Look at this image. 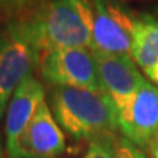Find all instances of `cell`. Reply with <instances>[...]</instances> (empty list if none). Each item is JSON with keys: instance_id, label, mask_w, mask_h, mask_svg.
<instances>
[{"instance_id": "obj_1", "label": "cell", "mask_w": 158, "mask_h": 158, "mask_svg": "<svg viewBox=\"0 0 158 158\" xmlns=\"http://www.w3.org/2000/svg\"><path fill=\"white\" fill-rule=\"evenodd\" d=\"M92 24L94 0H42L6 25L41 57L57 49H91Z\"/></svg>"}, {"instance_id": "obj_2", "label": "cell", "mask_w": 158, "mask_h": 158, "mask_svg": "<svg viewBox=\"0 0 158 158\" xmlns=\"http://www.w3.org/2000/svg\"><path fill=\"white\" fill-rule=\"evenodd\" d=\"M49 107L62 131L75 140L91 141L118 131L116 107L104 92L52 87Z\"/></svg>"}, {"instance_id": "obj_15", "label": "cell", "mask_w": 158, "mask_h": 158, "mask_svg": "<svg viewBox=\"0 0 158 158\" xmlns=\"http://www.w3.org/2000/svg\"><path fill=\"white\" fill-rule=\"evenodd\" d=\"M148 77H149V79L150 81H153L156 83V86L158 87V63H157V66L153 69V70L148 74Z\"/></svg>"}, {"instance_id": "obj_5", "label": "cell", "mask_w": 158, "mask_h": 158, "mask_svg": "<svg viewBox=\"0 0 158 158\" xmlns=\"http://www.w3.org/2000/svg\"><path fill=\"white\" fill-rule=\"evenodd\" d=\"M8 158H59L66 152V138L48 100H44L13 145Z\"/></svg>"}, {"instance_id": "obj_16", "label": "cell", "mask_w": 158, "mask_h": 158, "mask_svg": "<svg viewBox=\"0 0 158 158\" xmlns=\"http://www.w3.org/2000/svg\"><path fill=\"white\" fill-rule=\"evenodd\" d=\"M0 158H4V149H0Z\"/></svg>"}, {"instance_id": "obj_14", "label": "cell", "mask_w": 158, "mask_h": 158, "mask_svg": "<svg viewBox=\"0 0 158 158\" xmlns=\"http://www.w3.org/2000/svg\"><path fill=\"white\" fill-rule=\"evenodd\" d=\"M148 152L150 153V158H158V137L152 142Z\"/></svg>"}, {"instance_id": "obj_10", "label": "cell", "mask_w": 158, "mask_h": 158, "mask_svg": "<svg viewBox=\"0 0 158 158\" xmlns=\"http://www.w3.org/2000/svg\"><path fill=\"white\" fill-rule=\"evenodd\" d=\"M131 57L148 75L158 63V19L140 15L132 36Z\"/></svg>"}, {"instance_id": "obj_3", "label": "cell", "mask_w": 158, "mask_h": 158, "mask_svg": "<svg viewBox=\"0 0 158 158\" xmlns=\"http://www.w3.org/2000/svg\"><path fill=\"white\" fill-rule=\"evenodd\" d=\"M42 81L52 87H71L103 92L95 57L88 48H65L44 53L38 69Z\"/></svg>"}, {"instance_id": "obj_6", "label": "cell", "mask_w": 158, "mask_h": 158, "mask_svg": "<svg viewBox=\"0 0 158 158\" xmlns=\"http://www.w3.org/2000/svg\"><path fill=\"white\" fill-rule=\"evenodd\" d=\"M40 56L7 25L0 29V123L13 92L38 69Z\"/></svg>"}, {"instance_id": "obj_7", "label": "cell", "mask_w": 158, "mask_h": 158, "mask_svg": "<svg viewBox=\"0 0 158 158\" xmlns=\"http://www.w3.org/2000/svg\"><path fill=\"white\" fill-rule=\"evenodd\" d=\"M117 120L123 137L141 150L149 149L158 137V87L145 79Z\"/></svg>"}, {"instance_id": "obj_4", "label": "cell", "mask_w": 158, "mask_h": 158, "mask_svg": "<svg viewBox=\"0 0 158 158\" xmlns=\"http://www.w3.org/2000/svg\"><path fill=\"white\" fill-rule=\"evenodd\" d=\"M136 19L117 0H94L92 53L131 56Z\"/></svg>"}, {"instance_id": "obj_17", "label": "cell", "mask_w": 158, "mask_h": 158, "mask_svg": "<svg viewBox=\"0 0 158 158\" xmlns=\"http://www.w3.org/2000/svg\"><path fill=\"white\" fill-rule=\"evenodd\" d=\"M0 149H3V142H2V137H0Z\"/></svg>"}, {"instance_id": "obj_12", "label": "cell", "mask_w": 158, "mask_h": 158, "mask_svg": "<svg viewBox=\"0 0 158 158\" xmlns=\"http://www.w3.org/2000/svg\"><path fill=\"white\" fill-rule=\"evenodd\" d=\"M42 0H0V19L11 21L34 8Z\"/></svg>"}, {"instance_id": "obj_13", "label": "cell", "mask_w": 158, "mask_h": 158, "mask_svg": "<svg viewBox=\"0 0 158 158\" xmlns=\"http://www.w3.org/2000/svg\"><path fill=\"white\" fill-rule=\"evenodd\" d=\"M117 149L120 158H150L144 150H141L140 148L133 145L125 137L117 138Z\"/></svg>"}, {"instance_id": "obj_11", "label": "cell", "mask_w": 158, "mask_h": 158, "mask_svg": "<svg viewBox=\"0 0 158 158\" xmlns=\"http://www.w3.org/2000/svg\"><path fill=\"white\" fill-rule=\"evenodd\" d=\"M117 136L108 135L88 141L83 158H120L117 149Z\"/></svg>"}, {"instance_id": "obj_9", "label": "cell", "mask_w": 158, "mask_h": 158, "mask_svg": "<svg viewBox=\"0 0 158 158\" xmlns=\"http://www.w3.org/2000/svg\"><path fill=\"white\" fill-rule=\"evenodd\" d=\"M44 100L45 87L34 75L28 77L13 92L6 111V150L13 145Z\"/></svg>"}, {"instance_id": "obj_8", "label": "cell", "mask_w": 158, "mask_h": 158, "mask_svg": "<svg viewBox=\"0 0 158 158\" xmlns=\"http://www.w3.org/2000/svg\"><path fill=\"white\" fill-rule=\"evenodd\" d=\"M94 57L102 90L118 113L129 104L145 78L128 54L94 53Z\"/></svg>"}]
</instances>
